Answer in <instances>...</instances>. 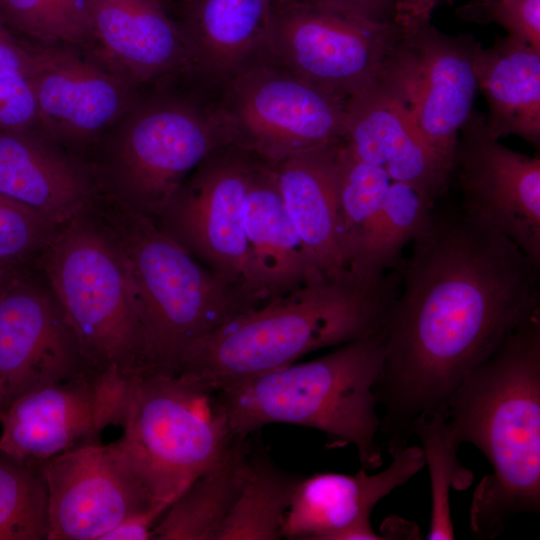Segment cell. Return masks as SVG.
Returning <instances> with one entry per match:
<instances>
[{"label":"cell","mask_w":540,"mask_h":540,"mask_svg":"<svg viewBox=\"0 0 540 540\" xmlns=\"http://www.w3.org/2000/svg\"><path fill=\"white\" fill-rule=\"evenodd\" d=\"M341 141L355 157L382 167L391 181L409 185L430 205L448 188L450 172L409 113L374 83L347 100Z\"/></svg>","instance_id":"d6986e66"},{"label":"cell","mask_w":540,"mask_h":540,"mask_svg":"<svg viewBox=\"0 0 540 540\" xmlns=\"http://www.w3.org/2000/svg\"><path fill=\"white\" fill-rule=\"evenodd\" d=\"M53 296L86 370L131 378L146 369L142 313L120 249L88 207L44 250Z\"/></svg>","instance_id":"8992f818"},{"label":"cell","mask_w":540,"mask_h":540,"mask_svg":"<svg viewBox=\"0 0 540 540\" xmlns=\"http://www.w3.org/2000/svg\"><path fill=\"white\" fill-rule=\"evenodd\" d=\"M48 492L40 464L0 450V540H47Z\"/></svg>","instance_id":"f546056e"},{"label":"cell","mask_w":540,"mask_h":540,"mask_svg":"<svg viewBox=\"0 0 540 540\" xmlns=\"http://www.w3.org/2000/svg\"><path fill=\"white\" fill-rule=\"evenodd\" d=\"M301 479L280 469L266 455L249 459V469L217 540H277Z\"/></svg>","instance_id":"83f0119b"},{"label":"cell","mask_w":540,"mask_h":540,"mask_svg":"<svg viewBox=\"0 0 540 540\" xmlns=\"http://www.w3.org/2000/svg\"><path fill=\"white\" fill-rule=\"evenodd\" d=\"M27 270L0 263V290L15 276Z\"/></svg>","instance_id":"ab89813d"},{"label":"cell","mask_w":540,"mask_h":540,"mask_svg":"<svg viewBox=\"0 0 540 540\" xmlns=\"http://www.w3.org/2000/svg\"><path fill=\"white\" fill-rule=\"evenodd\" d=\"M413 434L422 444L425 464L430 471L431 518L427 539H454L450 489H467L473 474L458 461L457 450L460 446L447 422L446 408L420 415L413 424Z\"/></svg>","instance_id":"f1b7e54d"},{"label":"cell","mask_w":540,"mask_h":540,"mask_svg":"<svg viewBox=\"0 0 540 540\" xmlns=\"http://www.w3.org/2000/svg\"><path fill=\"white\" fill-rule=\"evenodd\" d=\"M59 228L32 208L0 194V263L27 270Z\"/></svg>","instance_id":"d6a6232c"},{"label":"cell","mask_w":540,"mask_h":540,"mask_svg":"<svg viewBox=\"0 0 540 540\" xmlns=\"http://www.w3.org/2000/svg\"><path fill=\"white\" fill-rule=\"evenodd\" d=\"M40 467L48 492L47 540H100L128 516L158 505L112 443L83 444Z\"/></svg>","instance_id":"9a60e30c"},{"label":"cell","mask_w":540,"mask_h":540,"mask_svg":"<svg viewBox=\"0 0 540 540\" xmlns=\"http://www.w3.org/2000/svg\"><path fill=\"white\" fill-rule=\"evenodd\" d=\"M107 197L103 207L92 200L90 208L120 249L133 280L146 368L174 374L193 343L262 302L200 263L153 217L114 193Z\"/></svg>","instance_id":"5b68a950"},{"label":"cell","mask_w":540,"mask_h":540,"mask_svg":"<svg viewBox=\"0 0 540 540\" xmlns=\"http://www.w3.org/2000/svg\"><path fill=\"white\" fill-rule=\"evenodd\" d=\"M3 407H4V394L0 386V412L2 411Z\"/></svg>","instance_id":"60d3db41"},{"label":"cell","mask_w":540,"mask_h":540,"mask_svg":"<svg viewBox=\"0 0 540 540\" xmlns=\"http://www.w3.org/2000/svg\"><path fill=\"white\" fill-rule=\"evenodd\" d=\"M392 460L381 472H319L301 477L286 513L282 537L303 540H376L370 523L375 505L423 469L422 448L387 446Z\"/></svg>","instance_id":"e0dca14e"},{"label":"cell","mask_w":540,"mask_h":540,"mask_svg":"<svg viewBox=\"0 0 540 540\" xmlns=\"http://www.w3.org/2000/svg\"><path fill=\"white\" fill-rule=\"evenodd\" d=\"M154 1H157V2L162 3L164 5V0H154Z\"/></svg>","instance_id":"7bdbcfd3"},{"label":"cell","mask_w":540,"mask_h":540,"mask_svg":"<svg viewBox=\"0 0 540 540\" xmlns=\"http://www.w3.org/2000/svg\"><path fill=\"white\" fill-rule=\"evenodd\" d=\"M452 0H395L393 23L416 26L431 21L434 10L442 3Z\"/></svg>","instance_id":"74e56055"},{"label":"cell","mask_w":540,"mask_h":540,"mask_svg":"<svg viewBox=\"0 0 540 540\" xmlns=\"http://www.w3.org/2000/svg\"><path fill=\"white\" fill-rule=\"evenodd\" d=\"M121 427L112 444L167 508L239 438L218 390L152 369L131 379Z\"/></svg>","instance_id":"52a82bcc"},{"label":"cell","mask_w":540,"mask_h":540,"mask_svg":"<svg viewBox=\"0 0 540 540\" xmlns=\"http://www.w3.org/2000/svg\"><path fill=\"white\" fill-rule=\"evenodd\" d=\"M447 422L492 473L477 485L470 527L479 538L500 535L513 516L540 509V314L471 370L451 394Z\"/></svg>","instance_id":"7a4b0ae2"},{"label":"cell","mask_w":540,"mask_h":540,"mask_svg":"<svg viewBox=\"0 0 540 540\" xmlns=\"http://www.w3.org/2000/svg\"><path fill=\"white\" fill-rule=\"evenodd\" d=\"M42 62L43 49L34 51L19 44L0 18V78L33 75Z\"/></svg>","instance_id":"d590c367"},{"label":"cell","mask_w":540,"mask_h":540,"mask_svg":"<svg viewBox=\"0 0 540 540\" xmlns=\"http://www.w3.org/2000/svg\"><path fill=\"white\" fill-rule=\"evenodd\" d=\"M411 243L396 267L401 289L374 388L387 446L408 443L415 420L445 409L464 377L540 307V264L460 205L435 202Z\"/></svg>","instance_id":"6da1fadb"},{"label":"cell","mask_w":540,"mask_h":540,"mask_svg":"<svg viewBox=\"0 0 540 540\" xmlns=\"http://www.w3.org/2000/svg\"><path fill=\"white\" fill-rule=\"evenodd\" d=\"M97 187L70 159L31 130H0V194L58 227L86 209Z\"/></svg>","instance_id":"7402d4cb"},{"label":"cell","mask_w":540,"mask_h":540,"mask_svg":"<svg viewBox=\"0 0 540 540\" xmlns=\"http://www.w3.org/2000/svg\"><path fill=\"white\" fill-rule=\"evenodd\" d=\"M431 206L409 185L390 182L373 251L375 273L384 274L398 266L404 246L411 242Z\"/></svg>","instance_id":"1f68e13d"},{"label":"cell","mask_w":540,"mask_h":540,"mask_svg":"<svg viewBox=\"0 0 540 540\" xmlns=\"http://www.w3.org/2000/svg\"><path fill=\"white\" fill-rule=\"evenodd\" d=\"M32 76L38 126L50 137L90 139L135 102L130 78L65 49L44 48L40 70Z\"/></svg>","instance_id":"ac0fdd59"},{"label":"cell","mask_w":540,"mask_h":540,"mask_svg":"<svg viewBox=\"0 0 540 540\" xmlns=\"http://www.w3.org/2000/svg\"><path fill=\"white\" fill-rule=\"evenodd\" d=\"M477 89L488 105L485 125L499 139L517 135L540 145V50L499 37L481 48L475 65Z\"/></svg>","instance_id":"d4e9b609"},{"label":"cell","mask_w":540,"mask_h":540,"mask_svg":"<svg viewBox=\"0 0 540 540\" xmlns=\"http://www.w3.org/2000/svg\"><path fill=\"white\" fill-rule=\"evenodd\" d=\"M481 48L473 36L443 33L431 21L409 27L393 23L387 53L373 82L406 109L450 173L460 129L473 110Z\"/></svg>","instance_id":"9c48e42d"},{"label":"cell","mask_w":540,"mask_h":540,"mask_svg":"<svg viewBox=\"0 0 540 540\" xmlns=\"http://www.w3.org/2000/svg\"><path fill=\"white\" fill-rule=\"evenodd\" d=\"M93 36L128 78L150 82L194 74L179 27L154 0H91Z\"/></svg>","instance_id":"44dd1931"},{"label":"cell","mask_w":540,"mask_h":540,"mask_svg":"<svg viewBox=\"0 0 540 540\" xmlns=\"http://www.w3.org/2000/svg\"><path fill=\"white\" fill-rule=\"evenodd\" d=\"M218 93L232 144L276 164L342 139L347 100L283 68L266 54L244 66Z\"/></svg>","instance_id":"30bf717a"},{"label":"cell","mask_w":540,"mask_h":540,"mask_svg":"<svg viewBox=\"0 0 540 540\" xmlns=\"http://www.w3.org/2000/svg\"><path fill=\"white\" fill-rule=\"evenodd\" d=\"M460 206L510 238L540 264V158L513 151L493 137L472 110L452 162Z\"/></svg>","instance_id":"5bb4252c"},{"label":"cell","mask_w":540,"mask_h":540,"mask_svg":"<svg viewBox=\"0 0 540 540\" xmlns=\"http://www.w3.org/2000/svg\"><path fill=\"white\" fill-rule=\"evenodd\" d=\"M125 116L110 161L114 194L153 218L209 155L232 144L218 89L212 97L160 93Z\"/></svg>","instance_id":"ba28073f"},{"label":"cell","mask_w":540,"mask_h":540,"mask_svg":"<svg viewBox=\"0 0 540 540\" xmlns=\"http://www.w3.org/2000/svg\"><path fill=\"white\" fill-rule=\"evenodd\" d=\"M85 370L74 335L54 296L27 271L11 279L0 290L3 409L29 391Z\"/></svg>","instance_id":"2e32d148"},{"label":"cell","mask_w":540,"mask_h":540,"mask_svg":"<svg viewBox=\"0 0 540 540\" xmlns=\"http://www.w3.org/2000/svg\"><path fill=\"white\" fill-rule=\"evenodd\" d=\"M249 459L246 438H237L173 501L154 527L153 539L217 540L245 482Z\"/></svg>","instance_id":"484cf974"},{"label":"cell","mask_w":540,"mask_h":540,"mask_svg":"<svg viewBox=\"0 0 540 540\" xmlns=\"http://www.w3.org/2000/svg\"><path fill=\"white\" fill-rule=\"evenodd\" d=\"M339 142L304 150L272 164L284 208L313 269L322 278L354 274L338 198Z\"/></svg>","instance_id":"ffe728a7"},{"label":"cell","mask_w":540,"mask_h":540,"mask_svg":"<svg viewBox=\"0 0 540 540\" xmlns=\"http://www.w3.org/2000/svg\"><path fill=\"white\" fill-rule=\"evenodd\" d=\"M336 165L340 214L350 270L360 277L380 276L382 274L373 270V251L391 180L382 167L361 161L341 140Z\"/></svg>","instance_id":"4316f807"},{"label":"cell","mask_w":540,"mask_h":540,"mask_svg":"<svg viewBox=\"0 0 540 540\" xmlns=\"http://www.w3.org/2000/svg\"><path fill=\"white\" fill-rule=\"evenodd\" d=\"M273 0H187L179 25L194 75L218 87L266 53Z\"/></svg>","instance_id":"603a6c76"},{"label":"cell","mask_w":540,"mask_h":540,"mask_svg":"<svg viewBox=\"0 0 540 540\" xmlns=\"http://www.w3.org/2000/svg\"><path fill=\"white\" fill-rule=\"evenodd\" d=\"M392 24L322 1L274 5L266 55L300 78L345 100L379 75Z\"/></svg>","instance_id":"7c38bea8"},{"label":"cell","mask_w":540,"mask_h":540,"mask_svg":"<svg viewBox=\"0 0 540 540\" xmlns=\"http://www.w3.org/2000/svg\"><path fill=\"white\" fill-rule=\"evenodd\" d=\"M290 1H303V0H273V4L277 5L280 3L290 2Z\"/></svg>","instance_id":"b9f144b4"},{"label":"cell","mask_w":540,"mask_h":540,"mask_svg":"<svg viewBox=\"0 0 540 540\" xmlns=\"http://www.w3.org/2000/svg\"><path fill=\"white\" fill-rule=\"evenodd\" d=\"M306 1V0H303ZM331 3L351 10L371 21L392 24L395 0H314Z\"/></svg>","instance_id":"f35d334b"},{"label":"cell","mask_w":540,"mask_h":540,"mask_svg":"<svg viewBox=\"0 0 540 540\" xmlns=\"http://www.w3.org/2000/svg\"><path fill=\"white\" fill-rule=\"evenodd\" d=\"M455 14L466 22L495 23L508 36L540 50V0H471Z\"/></svg>","instance_id":"836d02e7"},{"label":"cell","mask_w":540,"mask_h":540,"mask_svg":"<svg viewBox=\"0 0 540 540\" xmlns=\"http://www.w3.org/2000/svg\"><path fill=\"white\" fill-rule=\"evenodd\" d=\"M91 0H0V18L45 43L82 44L91 36Z\"/></svg>","instance_id":"4dcf8cb0"},{"label":"cell","mask_w":540,"mask_h":540,"mask_svg":"<svg viewBox=\"0 0 540 540\" xmlns=\"http://www.w3.org/2000/svg\"><path fill=\"white\" fill-rule=\"evenodd\" d=\"M382 362L383 331L218 392L236 437L274 423L313 428L326 435L327 448L353 445L361 468L376 470L383 463L374 394Z\"/></svg>","instance_id":"277c9868"},{"label":"cell","mask_w":540,"mask_h":540,"mask_svg":"<svg viewBox=\"0 0 540 540\" xmlns=\"http://www.w3.org/2000/svg\"><path fill=\"white\" fill-rule=\"evenodd\" d=\"M168 508L154 505L132 514L106 532L100 540H150L153 529Z\"/></svg>","instance_id":"8d00e7d4"},{"label":"cell","mask_w":540,"mask_h":540,"mask_svg":"<svg viewBox=\"0 0 540 540\" xmlns=\"http://www.w3.org/2000/svg\"><path fill=\"white\" fill-rule=\"evenodd\" d=\"M398 291L386 274L321 278L243 311L193 343L174 374L214 390L383 331Z\"/></svg>","instance_id":"3957f363"},{"label":"cell","mask_w":540,"mask_h":540,"mask_svg":"<svg viewBox=\"0 0 540 540\" xmlns=\"http://www.w3.org/2000/svg\"><path fill=\"white\" fill-rule=\"evenodd\" d=\"M257 160L234 144L220 147L154 219L200 263L263 303L244 228V202Z\"/></svg>","instance_id":"8fae6325"},{"label":"cell","mask_w":540,"mask_h":540,"mask_svg":"<svg viewBox=\"0 0 540 540\" xmlns=\"http://www.w3.org/2000/svg\"><path fill=\"white\" fill-rule=\"evenodd\" d=\"M37 125L33 76L0 78V130H31Z\"/></svg>","instance_id":"e575fe53"},{"label":"cell","mask_w":540,"mask_h":540,"mask_svg":"<svg viewBox=\"0 0 540 540\" xmlns=\"http://www.w3.org/2000/svg\"><path fill=\"white\" fill-rule=\"evenodd\" d=\"M244 228L266 300L321 279L284 208L272 164L257 160L244 202Z\"/></svg>","instance_id":"cb8c5ba5"},{"label":"cell","mask_w":540,"mask_h":540,"mask_svg":"<svg viewBox=\"0 0 540 540\" xmlns=\"http://www.w3.org/2000/svg\"><path fill=\"white\" fill-rule=\"evenodd\" d=\"M133 377L85 370L19 396L0 412V450L41 464L97 442L108 426H121Z\"/></svg>","instance_id":"4fadbf2b"}]
</instances>
